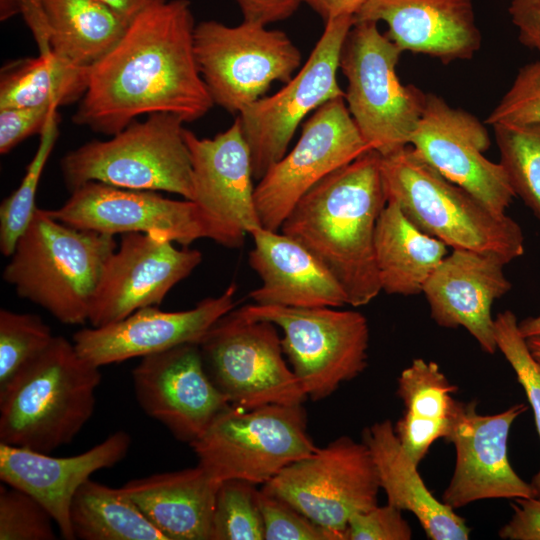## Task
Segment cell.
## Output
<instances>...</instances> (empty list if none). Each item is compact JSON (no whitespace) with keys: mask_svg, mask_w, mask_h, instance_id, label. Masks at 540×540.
<instances>
[{"mask_svg":"<svg viewBox=\"0 0 540 540\" xmlns=\"http://www.w3.org/2000/svg\"><path fill=\"white\" fill-rule=\"evenodd\" d=\"M189 0H163L128 25L117 44L89 67L73 121L115 135L138 116L172 113L197 120L214 102L194 52Z\"/></svg>","mask_w":540,"mask_h":540,"instance_id":"cell-1","label":"cell"},{"mask_svg":"<svg viewBox=\"0 0 540 540\" xmlns=\"http://www.w3.org/2000/svg\"><path fill=\"white\" fill-rule=\"evenodd\" d=\"M382 156L371 149L311 188L281 225V232L311 251L360 307L381 292L374 252L378 218L387 204Z\"/></svg>","mask_w":540,"mask_h":540,"instance_id":"cell-2","label":"cell"},{"mask_svg":"<svg viewBox=\"0 0 540 540\" xmlns=\"http://www.w3.org/2000/svg\"><path fill=\"white\" fill-rule=\"evenodd\" d=\"M117 247L113 235L70 226L37 207L3 270V280L58 321L84 324Z\"/></svg>","mask_w":540,"mask_h":540,"instance_id":"cell-3","label":"cell"},{"mask_svg":"<svg viewBox=\"0 0 540 540\" xmlns=\"http://www.w3.org/2000/svg\"><path fill=\"white\" fill-rule=\"evenodd\" d=\"M99 369L55 336L0 391V442L49 454L70 443L93 415Z\"/></svg>","mask_w":540,"mask_h":540,"instance_id":"cell-4","label":"cell"},{"mask_svg":"<svg viewBox=\"0 0 540 540\" xmlns=\"http://www.w3.org/2000/svg\"><path fill=\"white\" fill-rule=\"evenodd\" d=\"M387 202L423 232L453 249L494 253L506 263L524 254L520 225L446 179L411 145L381 158Z\"/></svg>","mask_w":540,"mask_h":540,"instance_id":"cell-5","label":"cell"},{"mask_svg":"<svg viewBox=\"0 0 540 540\" xmlns=\"http://www.w3.org/2000/svg\"><path fill=\"white\" fill-rule=\"evenodd\" d=\"M183 123L172 113H153L133 121L106 141H90L60 161L70 192L91 181L149 191H166L193 200V174Z\"/></svg>","mask_w":540,"mask_h":540,"instance_id":"cell-6","label":"cell"},{"mask_svg":"<svg viewBox=\"0 0 540 540\" xmlns=\"http://www.w3.org/2000/svg\"><path fill=\"white\" fill-rule=\"evenodd\" d=\"M403 52L374 21H354L339 68L347 80L345 102L366 143L381 156L410 144L427 93L403 85L396 66Z\"/></svg>","mask_w":540,"mask_h":540,"instance_id":"cell-7","label":"cell"},{"mask_svg":"<svg viewBox=\"0 0 540 540\" xmlns=\"http://www.w3.org/2000/svg\"><path fill=\"white\" fill-rule=\"evenodd\" d=\"M198 464L219 482L239 479L266 484L316 447L302 405H230L190 444Z\"/></svg>","mask_w":540,"mask_h":540,"instance_id":"cell-8","label":"cell"},{"mask_svg":"<svg viewBox=\"0 0 540 540\" xmlns=\"http://www.w3.org/2000/svg\"><path fill=\"white\" fill-rule=\"evenodd\" d=\"M239 310L281 329L283 352L307 399L330 396L367 367L369 326L358 311L255 303Z\"/></svg>","mask_w":540,"mask_h":540,"instance_id":"cell-9","label":"cell"},{"mask_svg":"<svg viewBox=\"0 0 540 540\" xmlns=\"http://www.w3.org/2000/svg\"><path fill=\"white\" fill-rule=\"evenodd\" d=\"M194 52L214 104L238 115L264 97L273 82H289L302 60L285 32L247 21L198 23Z\"/></svg>","mask_w":540,"mask_h":540,"instance_id":"cell-10","label":"cell"},{"mask_svg":"<svg viewBox=\"0 0 540 540\" xmlns=\"http://www.w3.org/2000/svg\"><path fill=\"white\" fill-rule=\"evenodd\" d=\"M199 347L209 377L232 406H293L307 399L271 322L233 309L211 327Z\"/></svg>","mask_w":540,"mask_h":540,"instance_id":"cell-11","label":"cell"},{"mask_svg":"<svg viewBox=\"0 0 540 540\" xmlns=\"http://www.w3.org/2000/svg\"><path fill=\"white\" fill-rule=\"evenodd\" d=\"M380 489L369 448L347 436L286 466L262 488L344 540L350 518L378 505Z\"/></svg>","mask_w":540,"mask_h":540,"instance_id":"cell-12","label":"cell"},{"mask_svg":"<svg viewBox=\"0 0 540 540\" xmlns=\"http://www.w3.org/2000/svg\"><path fill=\"white\" fill-rule=\"evenodd\" d=\"M354 16L325 22L309 58L275 94L262 97L238 116L249 146L253 177L260 180L286 153L302 120L326 102L345 97L337 81L340 54Z\"/></svg>","mask_w":540,"mask_h":540,"instance_id":"cell-13","label":"cell"},{"mask_svg":"<svg viewBox=\"0 0 540 540\" xmlns=\"http://www.w3.org/2000/svg\"><path fill=\"white\" fill-rule=\"evenodd\" d=\"M371 149L344 97L320 106L303 125L294 148L255 186L254 199L262 227L280 230L290 211L311 188Z\"/></svg>","mask_w":540,"mask_h":540,"instance_id":"cell-14","label":"cell"},{"mask_svg":"<svg viewBox=\"0 0 540 540\" xmlns=\"http://www.w3.org/2000/svg\"><path fill=\"white\" fill-rule=\"evenodd\" d=\"M58 209L48 210L70 226L115 234L143 233L187 247L199 239L220 244V235L192 200L166 198L157 191L134 190L91 181L76 188Z\"/></svg>","mask_w":540,"mask_h":540,"instance_id":"cell-15","label":"cell"},{"mask_svg":"<svg viewBox=\"0 0 540 540\" xmlns=\"http://www.w3.org/2000/svg\"><path fill=\"white\" fill-rule=\"evenodd\" d=\"M409 145L446 179L492 211L506 214L516 194L503 166L484 156L491 145L490 135L473 114L427 93Z\"/></svg>","mask_w":540,"mask_h":540,"instance_id":"cell-16","label":"cell"},{"mask_svg":"<svg viewBox=\"0 0 540 540\" xmlns=\"http://www.w3.org/2000/svg\"><path fill=\"white\" fill-rule=\"evenodd\" d=\"M132 382L146 415L189 445L231 405L209 377L198 343L141 358Z\"/></svg>","mask_w":540,"mask_h":540,"instance_id":"cell-17","label":"cell"},{"mask_svg":"<svg viewBox=\"0 0 540 540\" xmlns=\"http://www.w3.org/2000/svg\"><path fill=\"white\" fill-rule=\"evenodd\" d=\"M477 401L459 402L452 429L445 439L455 447L453 475L442 501L453 509L484 499L535 497L508 459L507 442L512 424L528 406L523 403L493 415L476 410Z\"/></svg>","mask_w":540,"mask_h":540,"instance_id":"cell-18","label":"cell"},{"mask_svg":"<svg viewBox=\"0 0 540 540\" xmlns=\"http://www.w3.org/2000/svg\"><path fill=\"white\" fill-rule=\"evenodd\" d=\"M191 155L193 200L215 225L220 245L239 248L246 234L262 227L256 209L249 146L239 116L213 138L185 129Z\"/></svg>","mask_w":540,"mask_h":540,"instance_id":"cell-19","label":"cell"},{"mask_svg":"<svg viewBox=\"0 0 540 540\" xmlns=\"http://www.w3.org/2000/svg\"><path fill=\"white\" fill-rule=\"evenodd\" d=\"M201 261L199 250L179 249L171 241L148 234H122L106 264L88 321L92 327H101L159 305Z\"/></svg>","mask_w":540,"mask_h":540,"instance_id":"cell-20","label":"cell"},{"mask_svg":"<svg viewBox=\"0 0 540 540\" xmlns=\"http://www.w3.org/2000/svg\"><path fill=\"white\" fill-rule=\"evenodd\" d=\"M236 289L231 284L219 296L206 298L188 310L168 312L148 306L117 322L83 328L74 333V346L84 359L101 367L183 344H199L211 327L235 308Z\"/></svg>","mask_w":540,"mask_h":540,"instance_id":"cell-21","label":"cell"},{"mask_svg":"<svg viewBox=\"0 0 540 540\" xmlns=\"http://www.w3.org/2000/svg\"><path fill=\"white\" fill-rule=\"evenodd\" d=\"M506 264L494 253L453 249L422 290L435 323L466 329L484 352L494 354L498 348L492 305L512 288L504 273Z\"/></svg>","mask_w":540,"mask_h":540,"instance_id":"cell-22","label":"cell"},{"mask_svg":"<svg viewBox=\"0 0 540 540\" xmlns=\"http://www.w3.org/2000/svg\"><path fill=\"white\" fill-rule=\"evenodd\" d=\"M131 437L117 431L85 452L68 457L0 442V479L36 498L51 514L66 540H74L70 520L73 497L95 472L110 468L127 455Z\"/></svg>","mask_w":540,"mask_h":540,"instance_id":"cell-23","label":"cell"},{"mask_svg":"<svg viewBox=\"0 0 540 540\" xmlns=\"http://www.w3.org/2000/svg\"><path fill=\"white\" fill-rule=\"evenodd\" d=\"M354 21H383L402 52L443 64L472 59L481 47L472 0H366Z\"/></svg>","mask_w":540,"mask_h":540,"instance_id":"cell-24","label":"cell"},{"mask_svg":"<svg viewBox=\"0 0 540 540\" xmlns=\"http://www.w3.org/2000/svg\"><path fill=\"white\" fill-rule=\"evenodd\" d=\"M249 264L262 284L249 293L255 304L340 308L348 304L341 284L329 269L292 237L263 227L251 232Z\"/></svg>","mask_w":540,"mask_h":540,"instance_id":"cell-25","label":"cell"},{"mask_svg":"<svg viewBox=\"0 0 540 540\" xmlns=\"http://www.w3.org/2000/svg\"><path fill=\"white\" fill-rule=\"evenodd\" d=\"M220 484L198 464L133 479L122 488L167 540H210Z\"/></svg>","mask_w":540,"mask_h":540,"instance_id":"cell-26","label":"cell"},{"mask_svg":"<svg viewBox=\"0 0 540 540\" xmlns=\"http://www.w3.org/2000/svg\"><path fill=\"white\" fill-rule=\"evenodd\" d=\"M362 442L371 452L387 503L411 512L431 540L469 538L471 529L465 519L430 492L390 420L375 422L365 428Z\"/></svg>","mask_w":540,"mask_h":540,"instance_id":"cell-27","label":"cell"},{"mask_svg":"<svg viewBox=\"0 0 540 540\" xmlns=\"http://www.w3.org/2000/svg\"><path fill=\"white\" fill-rule=\"evenodd\" d=\"M457 390L434 361L416 358L400 373L396 392L404 412L394 431L417 465L436 440L449 435L460 402L452 396Z\"/></svg>","mask_w":540,"mask_h":540,"instance_id":"cell-28","label":"cell"},{"mask_svg":"<svg viewBox=\"0 0 540 540\" xmlns=\"http://www.w3.org/2000/svg\"><path fill=\"white\" fill-rule=\"evenodd\" d=\"M374 252L381 291L413 296L448 255V246L419 229L394 202H387L375 228Z\"/></svg>","mask_w":540,"mask_h":540,"instance_id":"cell-29","label":"cell"},{"mask_svg":"<svg viewBox=\"0 0 540 540\" xmlns=\"http://www.w3.org/2000/svg\"><path fill=\"white\" fill-rule=\"evenodd\" d=\"M52 52L90 67L121 39L128 23L98 0H42Z\"/></svg>","mask_w":540,"mask_h":540,"instance_id":"cell-30","label":"cell"},{"mask_svg":"<svg viewBox=\"0 0 540 540\" xmlns=\"http://www.w3.org/2000/svg\"><path fill=\"white\" fill-rule=\"evenodd\" d=\"M88 73L89 67L74 65L53 52L11 62L1 72L0 109L61 106L80 100Z\"/></svg>","mask_w":540,"mask_h":540,"instance_id":"cell-31","label":"cell"},{"mask_svg":"<svg viewBox=\"0 0 540 540\" xmlns=\"http://www.w3.org/2000/svg\"><path fill=\"white\" fill-rule=\"evenodd\" d=\"M70 520L75 539L167 540L129 495L88 479L75 493Z\"/></svg>","mask_w":540,"mask_h":540,"instance_id":"cell-32","label":"cell"},{"mask_svg":"<svg viewBox=\"0 0 540 540\" xmlns=\"http://www.w3.org/2000/svg\"><path fill=\"white\" fill-rule=\"evenodd\" d=\"M511 186L540 223V122L492 126Z\"/></svg>","mask_w":540,"mask_h":540,"instance_id":"cell-33","label":"cell"},{"mask_svg":"<svg viewBox=\"0 0 540 540\" xmlns=\"http://www.w3.org/2000/svg\"><path fill=\"white\" fill-rule=\"evenodd\" d=\"M57 136L58 115L55 110L40 133L37 151L27 166L20 185L0 205V251L6 257L13 253L37 209L35 200L38 183Z\"/></svg>","mask_w":540,"mask_h":540,"instance_id":"cell-34","label":"cell"},{"mask_svg":"<svg viewBox=\"0 0 540 540\" xmlns=\"http://www.w3.org/2000/svg\"><path fill=\"white\" fill-rule=\"evenodd\" d=\"M40 316L0 310V391L53 341Z\"/></svg>","mask_w":540,"mask_h":540,"instance_id":"cell-35","label":"cell"},{"mask_svg":"<svg viewBox=\"0 0 540 540\" xmlns=\"http://www.w3.org/2000/svg\"><path fill=\"white\" fill-rule=\"evenodd\" d=\"M255 484L222 481L215 499L210 540H264L262 514Z\"/></svg>","mask_w":540,"mask_h":540,"instance_id":"cell-36","label":"cell"},{"mask_svg":"<svg viewBox=\"0 0 540 540\" xmlns=\"http://www.w3.org/2000/svg\"><path fill=\"white\" fill-rule=\"evenodd\" d=\"M495 338L498 350L512 367L525 391L540 439V363L530 353L526 339L518 329V319L511 310L497 314ZM530 483L535 497L540 499V468Z\"/></svg>","mask_w":540,"mask_h":540,"instance_id":"cell-37","label":"cell"},{"mask_svg":"<svg viewBox=\"0 0 540 540\" xmlns=\"http://www.w3.org/2000/svg\"><path fill=\"white\" fill-rule=\"evenodd\" d=\"M0 489V540H54L49 511L29 493L8 486Z\"/></svg>","mask_w":540,"mask_h":540,"instance_id":"cell-38","label":"cell"},{"mask_svg":"<svg viewBox=\"0 0 540 540\" xmlns=\"http://www.w3.org/2000/svg\"><path fill=\"white\" fill-rule=\"evenodd\" d=\"M540 122V59L521 67L510 88L485 123L528 124Z\"/></svg>","mask_w":540,"mask_h":540,"instance_id":"cell-39","label":"cell"},{"mask_svg":"<svg viewBox=\"0 0 540 540\" xmlns=\"http://www.w3.org/2000/svg\"><path fill=\"white\" fill-rule=\"evenodd\" d=\"M258 504L264 540H344L339 533L314 523L285 501L262 489L258 492Z\"/></svg>","mask_w":540,"mask_h":540,"instance_id":"cell-40","label":"cell"},{"mask_svg":"<svg viewBox=\"0 0 540 540\" xmlns=\"http://www.w3.org/2000/svg\"><path fill=\"white\" fill-rule=\"evenodd\" d=\"M402 512L387 503L353 515L347 525V540H410L412 529Z\"/></svg>","mask_w":540,"mask_h":540,"instance_id":"cell-41","label":"cell"},{"mask_svg":"<svg viewBox=\"0 0 540 540\" xmlns=\"http://www.w3.org/2000/svg\"><path fill=\"white\" fill-rule=\"evenodd\" d=\"M58 105L0 109V153L6 154L27 137L41 133Z\"/></svg>","mask_w":540,"mask_h":540,"instance_id":"cell-42","label":"cell"},{"mask_svg":"<svg viewBox=\"0 0 540 540\" xmlns=\"http://www.w3.org/2000/svg\"><path fill=\"white\" fill-rule=\"evenodd\" d=\"M513 515L499 530L505 540H540V499L518 498L511 505Z\"/></svg>","mask_w":540,"mask_h":540,"instance_id":"cell-43","label":"cell"},{"mask_svg":"<svg viewBox=\"0 0 540 540\" xmlns=\"http://www.w3.org/2000/svg\"><path fill=\"white\" fill-rule=\"evenodd\" d=\"M508 11L519 41L540 54V0H512Z\"/></svg>","mask_w":540,"mask_h":540,"instance_id":"cell-44","label":"cell"},{"mask_svg":"<svg viewBox=\"0 0 540 540\" xmlns=\"http://www.w3.org/2000/svg\"><path fill=\"white\" fill-rule=\"evenodd\" d=\"M243 15V21L261 25L290 18L302 4L301 0H235Z\"/></svg>","mask_w":540,"mask_h":540,"instance_id":"cell-45","label":"cell"},{"mask_svg":"<svg viewBox=\"0 0 540 540\" xmlns=\"http://www.w3.org/2000/svg\"><path fill=\"white\" fill-rule=\"evenodd\" d=\"M325 22L340 16H354L366 0H301Z\"/></svg>","mask_w":540,"mask_h":540,"instance_id":"cell-46","label":"cell"},{"mask_svg":"<svg viewBox=\"0 0 540 540\" xmlns=\"http://www.w3.org/2000/svg\"><path fill=\"white\" fill-rule=\"evenodd\" d=\"M128 24L143 11L163 0H98Z\"/></svg>","mask_w":540,"mask_h":540,"instance_id":"cell-47","label":"cell"},{"mask_svg":"<svg viewBox=\"0 0 540 540\" xmlns=\"http://www.w3.org/2000/svg\"><path fill=\"white\" fill-rule=\"evenodd\" d=\"M518 329L525 339L540 336V314L518 321Z\"/></svg>","mask_w":540,"mask_h":540,"instance_id":"cell-48","label":"cell"},{"mask_svg":"<svg viewBox=\"0 0 540 540\" xmlns=\"http://www.w3.org/2000/svg\"><path fill=\"white\" fill-rule=\"evenodd\" d=\"M22 0H0V19L6 21L20 13Z\"/></svg>","mask_w":540,"mask_h":540,"instance_id":"cell-49","label":"cell"},{"mask_svg":"<svg viewBox=\"0 0 540 540\" xmlns=\"http://www.w3.org/2000/svg\"><path fill=\"white\" fill-rule=\"evenodd\" d=\"M526 344L532 356L540 363V336L527 338Z\"/></svg>","mask_w":540,"mask_h":540,"instance_id":"cell-50","label":"cell"}]
</instances>
